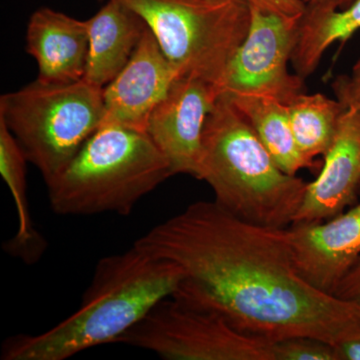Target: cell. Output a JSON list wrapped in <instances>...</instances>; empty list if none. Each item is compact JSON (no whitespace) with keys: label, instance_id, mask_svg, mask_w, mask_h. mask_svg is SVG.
<instances>
[{"label":"cell","instance_id":"cell-1","mask_svg":"<svg viewBox=\"0 0 360 360\" xmlns=\"http://www.w3.org/2000/svg\"><path fill=\"white\" fill-rule=\"evenodd\" d=\"M174 262L177 302L271 341L307 336L335 345L360 326L352 303L312 288L296 269L288 227L264 226L217 201H198L134 243Z\"/></svg>","mask_w":360,"mask_h":360},{"label":"cell","instance_id":"cell-2","mask_svg":"<svg viewBox=\"0 0 360 360\" xmlns=\"http://www.w3.org/2000/svg\"><path fill=\"white\" fill-rule=\"evenodd\" d=\"M184 278L174 262L134 245L101 258L80 307L39 335H16L4 341L2 360H65L98 345L116 343L149 310L172 297Z\"/></svg>","mask_w":360,"mask_h":360},{"label":"cell","instance_id":"cell-3","mask_svg":"<svg viewBox=\"0 0 360 360\" xmlns=\"http://www.w3.org/2000/svg\"><path fill=\"white\" fill-rule=\"evenodd\" d=\"M198 179L239 219L285 229L302 205L307 184L284 172L231 99L221 94L203 129Z\"/></svg>","mask_w":360,"mask_h":360},{"label":"cell","instance_id":"cell-4","mask_svg":"<svg viewBox=\"0 0 360 360\" xmlns=\"http://www.w3.org/2000/svg\"><path fill=\"white\" fill-rule=\"evenodd\" d=\"M172 175L169 161L146 131L104 125L46 186L59 215L125 217Z\"/></svg>","mask_w":360,"mask_h":360},{"label":"cell","instance_id":"cell-5","mask_svg":"<svg viewBox=\"0 0 360 360\" xmlns=\"http://www.w3.org/2000/svg\"><path fill=\"white\" fill-rule=\"evenodd\" d=\"M104 117L103 89L85 82H37L0 98V120L45 184L60 174Z\"/></svg>","mask_w":360,"mask_h":360},{"label":"cell","instance_id":"cell-6","mask_svg":"<svg viewBox=\"0 0 360 360\" xmlns=\"http://www.w3.org/2000/svg\"><path fill=\"white\" fill-rule=\"evenodd\" d=\"M118 1L146 21L179 77L198 78L220 89L227 65L250 30L246 0Z\"/></svg>","mask_w":360,"mask_h":360},{"label":"cell","instance_id":"cell-7","mask_svg":"<svg viewBox=\"0 0 360 360\" xmlns=\"http://www.w3.org/2000/svg\"><path fill=\"white\" fill-rule=\"evenodd\" d=\"M116 343L169 360H274L272 341L243 333L214 312L168 297Z\"/></svg>","mask_w":360,"mask_h":360},{"label":"cell","instance_id":"cell-8","mask_svg":"<svg viewBox=\"0 0 360 360\" xmlns=\"http://www.w3.org/2000/svg\"><path fill=\"white\" fill-rule=\"evenodd\" d=\"M298 22L250 6V30L227 65L221 94L269 97L288 105L303 94L304 79L288 70Z\"/></svg>","mask_w":360,"mask_h":360},{"label":"cell","instance_id":"cell-9","mask_svg":"<svg viewBox=\"0 0 360 360\" xmlns=\"http://www.w3.org/2000/svg\"><path fill=\"white\" fill-rule=\"evenodd\" d=\"M221 96L219 87L179 77L149 116L146 132L175 174L198 177L206 118Z\"/></svg>","mask_w":360,"mask_h":360},{"label":"cell","instance_id":"cell-10","mask_svg":"<svg viewBox=\"0 0 360 360\" xmlns=\"http://www.w3.org/2000/svg\"><path fill=\"white\" fill-rule=\"evenodd\" d=\"M179 77L148 27L129 63L103 89L101 127L120 125L146 131L149 116Z\"/></svg>","mask_w":360,"mask_h":360},{"label":"cell","instance_id":"cell-11","mask_svg":"<svg viewBox=\"0 0 360 360\" xmlns=\"http://www.w3.org/2000/svg\"><path fill=\"white\" fill-rule=\"evenodd\" d=\"M288 231L298 274L333 295L360 257V203L324 221L291 224Z\"/></svg>","mask_w":360,"mask_h":360},{"label":"cell","instance_id":"cell-12","mask_svg":"<svg viewBox=\"0 0 360 360\" xmlns=\"http://www.w3.org/2000/svg\"><path fill=\"white\" fill-rule=\"evenodd\" d=\"M326 162L314 181L307 184L293 224L333 219L354 200L360 186V110H345Z\"/></svg>","mask_w":360,"mask_h":360},{"label":"cell","instance_id":"cell-13","mask_svg":"<svg viewBox=\"0 0 360 360\" xmlns=\"http://www.w3.org/2000/svg\"><path fill=\"white\" fill-rule=\"evenodd\" d=\"M86 20L40 8L28 21L26 51L39 65L42 84H68L84 79L89 56Z\"/></svg>","mask_w":360,"mask_h":360},{"label":"cell","instance_id":"cell-14","mask_svg":"<svg viewBox=\"0 0 360 360\" xmlns=\"http://www.w3.org/2000/svg\"><path fill=\"white\" fill-rule=\"evenodd\" d=\"M86 23L89 49L84 79L104 89L129 63L148 26L118 0H108Z\"/></svg>","mask_w":360,"mask_h":360},{"label":"cell","instance_id":"cell-15","mask_svg":"<svg viewBox=\"0 0 360 360\" xmlns=\"http://www.w3.org/2000/svg\"><path fill=\"white\" fill-rule=\"evenodd\" d=\"M359 30L360 0L341 11L323 1L307 4L291 56L296 75L303 79L309 77L331 45L347 41Z\"/></svg>","mask_w":360,"mask_h":360},{"label":"cell","instance_id":"cell-16","mask_svg":"<svg viewBox=\"0 0 360 360\" xmlns=\"http://www.w3.org/2000/svg\"><path fill=\"white\" fill-rule=\"evenodd\" d=\"M27 158L15 137L0 122V174L11 191L18 213V231L7 241L6 252L20 258L25 264L39 262L44 255L46 243L34 229L26 194V162Z\"/></svg>","mask_w":360,"mask_h":360},{"label":"cell","instance_id":"cell-17","mask_svg":"<svg viewBox=\"0 0 360 360\" xmlns=\"http://www.w3.org/2000/svg\"><path fill=\"white\" fill-rule=\"evenodd\" d=\"M225 96L250 122L258 139L284 172L296 175L303 168L314 165L298 150L286 104L269 97Z\"/></svg>","mask_w":360,"mask_h":360},{"label":"cell","instance_id":"cell-18","mask_svg":"<svg viewBox=\"0 0 360 360\" xmlns=\"http://www.w3.org/2000/svg\"><path fill=\"white\" fill-rule=\"evenodd\" d=\"M345 108L338 101L321 94H300L288 104L296 146L303 158L314 165L316 156L326 155Z\"/></svg>","mask_w":360,"mask_h":360},{"label":"cell","instance_id":"cell-19","mask_svg":"<svg viewBox=\"0 0 360 360\" xmlns=\"http://www.w3.org/2000/svg\"><path fill=\"white\" fill-rule=\"evenodd\" d=\"M272 355L274 360H336L331 343L307 336L272 341Z\"/></svg>","mask_w":360,"mask_h":360},{"label":"cell","instance_id":"cell-20","mask_svg":"<svg viewBox=\"0 0 360 360\" xmlns=\"http://www.w3.org/2000/svg\"><path fill=\"white\" fill-rule=\"evenodd\" d=\"M333 89L338 101L345 110H360V58L349 75L335 80Z\"/></svg>","mask_w":360,"mask_h":360},{"label":"cell","instance_id":"cell-21","mask_svg":"<svg viewBox=\"0 0 360 360\" xmlns=\"http://www.w3.org/2000/svg\"><path fill=\"white\" fill-rule=\"evenodd\" d=\"M251 7L286 20H300L307 8L304 0H246Z\"/></svg>","mask_w":360,"mask_h":360},{"label":"cell","instance_id":"cell-22","mask_svg":"<svg viewBox=\"0 0 360 360\" xmlns=\"http://www.w3.org/2000/svg\"><path fill=\"white\" fill-rule=\"evenodd\" d=\"M333 295L352 303L360 309V257L343 277Z\"/></svg>","mask_w":360,"mask_h":360},{"label":"cell","instance_id":"cell-23","mask_svg":"<svg viewBox=\"0 0 360 360\" xmlns=\"http://www.w3.org/2000/svg\"><path fill=\"white\" fill-rule=\"evenodd\" d=\"M336 360H360V326L333 345Z\"/></svg>","mask_w":360,"mask_h":360},{"label":"cell","instance_id":"cell-24","mask_svg":"<svg viewBox=\"0 0 360 360\" xmlns=\"http://www.w3.org/2000/svg\"><path fill=\"white\" fill-rule=\"evenodd\" d=\"M304 1L307 2V4H309V2L323 1L326 2L329 6L335 7L336 9H340L347 8V7L349 6L355 0H304Z\"/></svg>","mask_w":360,"mask_h":360}]
</instances>
